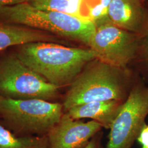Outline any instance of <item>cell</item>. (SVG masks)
Returning a JSON list of instances; mask_svg holds the SVG:
<instances>
[{
	"instance_id": "obj_1",
	"label": "cell",
	"mask_w": 148,
	"mask_h": 148,
	"mask_svg": "<svg viewBox=\"0 0 148 148\" xmlns=\"http://www.w3.org/2000/svg\"><path fill=\"white\" fill-rule=\"evenodd\" d=\"M16 56L58 88L71 84L88 64L97 59L90 48L68 47L51 42L29 43L18 46Z\"/></svg>"
},
{
	"instance_id": "obj_2",
	"label": "cell",
	"mask_w": 148,
	"mask_h": 148,
	"mask_svg": "<svg viewBox=\"0 0 148 148\" xmlns=\"http://www.w3.org/2000/svg\"><path fill=\"white\" fill-rule=\"evenodd\" d=\"M120 69L97 59L88 64L71 84L64 110L95 101H122L126 95L127 80Z\"/></svg>"
},
{
	"instance_id": "obj_3",
	"label": "cell",
	"mask_w": 148,
	"mask_h": 148,
	"mask_svg": "<svg viewBox=\"0 0 148 148\" xmlns=\"http://www.w3.org/2000/svg\"><path fill=\"white\" fill-rule=\"evenodd\" d=\"M0 22L52 33L87 45L96 29L92 21L58 12L40 10L28 3L0 8Z\"/></svg>"
},
{
	"instance_id": "obj_4",
	"label": "cell",
	"mask_w": 148,
	"mask_h": 148,
	"mask_svg": "<svg viewBox=\"0 0 148 148\" xmlns=\"http://www.w3.org/2000/svg\"><path fill=\"white\" fill-rule=\"evenodd\" d=\"M63 106L40 99H15L0 95V116L18 131L47 136L63 116Z\"/></svg>"
},
{
	"instance_id": "obj_5",
	"label": "cell",
	"mask_w": 148,
	"mask_h": 148,
	"mask_svg": "<svg viewBox=\"0 0 148 148\" xmlns=\"http://www.w3.org/2000/svg\"><path fill=\"white\" fill-rule=\"evenodd\" d=\"M58 87L48 82L15 56L0 60V95L15 99L56 97Z\"/></svg>"
},
{
	"instance_id": "obj_6",
	"label": "cell",
	"mask_w": 148,
	"mask_h": 148,
	"mask_svg": "<svg viewBox=\"0 0 148 148\" xmlns=\"http://www.w3.org/2000/svg\"><path fill=\"white\" fill-rule=\"evenodd\" d=\"M148 115V85L135 84L110 127L106 148H131Z\"/></svg>"
},
{
	"instance_id": "obj_7",
	"label": "cell",
	"mask_w": 148,
	"mask_h": 148,
	"mask_svg": "<svg viewBox=\"0 0 148 148\" xmlns=\"http://www.w3.org/2000/svg\"><path fill=\"white\" fill-rule=\"evenodd\" d=\"M140 42L137 34L107 21L96 25L88 46L97 59L121 69L137 57Z\"/></svg>"
},
{
	"instance_id": "obj_8",
	"label": "cell",
	"mask_w": 148,
	"mask_h": 148,
	"mask_svg": "<svg viewBox=\"0 0 148 148\" xmlns=\"http://www.w3.org/2000/svg\"><path fill=\"white\" fill-rule=\"evenodd\" d=\"M102 126L98 122L79 121L63 114L47 134L48 148H82L89 143Z\"/></svg>"
},
{
	"instance_id": "obj_9",
	"label": "cell",
	"mask_w": 148,
	"mask_h": 148,
	"mask_svg": "<svg viewBox=\"0 0 148 148\" xmlns=\"http://www.w3.org/2000/svg\"><path fill=\"white\" fill-rule=\"evenodd\" d=\"M108 20L115 26L138 35L147 24V12L141 0H111Z\"/></svg>"
},
{
	"instance_id": "obj_10",
	"label": "cell",
	"mask_w": 148,
	"mask_h": 148,
	"mask_svg": "<svg viewBox=\"0 0 148 148\" xmlns=\"http://www.w3.org/2000/svg\"><path fill=\"white\" fill-rule=\"evenodd\" d=\"M123 103L122 101H101L92 102L70 108L67 114L75 120L88 118L98 122L107 129L119 114Z\"/></svg>"
},
{
	"instance_id": "obj_11",
	"label": "cell",
	"mask_w": 148,
	"mask_h": 148,
	"mask_svg": "<svg viewBox=\"0 0 148 148\" xmlns=\"http://www.w3.org/2000/svg\"><path fill=\"white\" fill-rule=\"evenodd\" d=\"M56 38L48 32L31 27L0 22V51L29 43L51 42Z\"/></svg>"
},
{
	"instance_id": "obj_12",
	"label": "cell",
	"mask_w": 148,
	"mask_h": 148,
	"mask_svg": "<svg viewBox=\"0 0 148 148\" xmlns=\"http://www.w3.org/2000/svg\"><path fill=\"white\" fill-rule=\"evenodd\" d=\"M0 148H48L47 136H16L0 124Z\"/></svg>"
},
{
	"instance_id": "obj_13",
	"label": "cell",
	"mask_w": 148,
	"mask_h": 148,
	"mask_svg": "<svg viewBox=\"0 0 148 148\" xmlns=\"http://www.w3.org/2000/svg\"><path fill=\"white\" fill-rule=\"evenodd\" d=\"M84 1V0H29L27 3L40 10L58 12L84 19L81 14Z\"/></svg>"
},
{
	"instance_id": "obj_14",
	"label": "cell",
	"mask_w": 148,
	"mask_h": 148,
	"mask_svg": "<svg viewBox=\"0 0 148 148\" xmlns=\"http://www.w3.org/2000/svg\"><path fill=\"white\" fill-rule=\"evenodd\" d=\"M137 140L142 146L141 148H148V124L144 125L139 133Z\"/></svg>"
},
{
	"instance_id": "obj_15",
	"label": "cell",
	"mask_w": 148,
	"mask_h": 148,
	"mask_svg": "<svg viewBox=\"0 0 148 148\" xmlns=\"http://www.w3.org/2000/svg\"><path fill=\"white\" fill-rule=\"evenodd\" d=\"M141 48L143 52V58L148 66V28L147 31L146 32L145 36L143 42L142 43L140 42L139 49H141Z\"/></svg>"
},
{
	"instance_id": "obj_16",
	"label": "cell",
	"mask_w": 148,
	"mask_h": 148,
	"mask_svg": "<svg viewBox=\"0 0 148 148\" xmlns=\"http://www.w3.org/2000/svg\"><path fill=\"white\" fill-rule=\"evenodd\" d=\"M29 0H0V8L27 3Z\"/></svg>"
},
{
	"instance_id": "obj_17",
	"label": "cell",
	"mask_w": 148,
	"mask_h": 148,
	"mask_svg": "<svg viewBox=\"0 0 148 148\" xmlns=\"http://www.w3.org/2000/svg\"><path fill=\"white\" fill-rule=\"evenodd\" d=\"M97 134L91 139L89 143L82 148H101L100 143V138Z\"/></svg>"
}]
</instances>
